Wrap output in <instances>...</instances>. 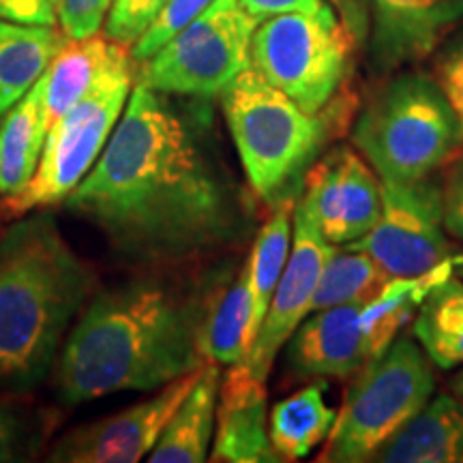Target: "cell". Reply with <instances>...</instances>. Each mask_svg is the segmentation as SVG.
<instances>
[{
    "label": "cell",
    "mask_w": 463,
    "mask_h": 463,
    "mask_svg": "<svg viewBox=\"0 0 463 463\" xmlns=\"http://www.w3.org/2000/svg\"><path fill=\"white\" fill-rule=\"evenodd\" d=\"M200 109L136 82L101 157L65 208L140 266H172L241 239L247 211Z\"/></svg>",
    "instance_id": "1"
},
{
    "label": "cell",
    "mask_w": 463,
    "mask_h": 463,
    "mask_svg": "<svg viewBox=\"0 0 463 463\" xmlns=\"http://www.w3.org/2000/svg\"><path fill=\"white\" fill-rule=\"evenodd\" d=\"M208 298L159 273L92 292L52 372L58 403L150 392L204 364L200 331Z\"/></svg>",
    "instance_id": "2"
},
{
    "label": "cell",
    "mask_w": 463,
    "mask_h": 463,
    "mask_svg": "<svg viewBox=\"0 0 463 463\" xmlns=\"http://www.w3.org/2000/svg\"><path fill=\"white\" fill-rule=\"evenodd\" d=\"M97 275L37 208L0 230V392L33 395L95 292Z\"/></svg>",
    "instance_id": "3"
},
{
    "label": "cell",
    "mask_w": 463,
    "mask_h": 463,
    "mask_svg": "<svg viewBox=\"0 0 463 463\" xmlns=\"http://www.w3.org/2000/svg\"><path fill=\"white\" fill-rule=\"evenodd\" d=\"M223 118L253 194L277 204L322 150L326 123L249 65L222 95Z\"/></svg>",
    "instance_id": "4"
},
{
    "label": "cell",
    "mask_w": 463,
    "mask_h": 463,
    "mask_svg": "<svg viewBox=\"0 0 463 463\" xmlns=\"http://www.w3.org/2000/svg\"><path fill=\"white\" fill-rule=\"evenodd\" d=\"M352 144L380 181L412 183L449 164L463 140L438 80L405 73L369 101L352 133Z\"/></svg>",
    "instance_id": "5"
},
{
    "label": "cell",
    "mask_w": 463,
    "mask_h": 463,
    "mask_svg": "<svg viewBox=\"0 0 463 463\" xmlns=\"http://www.w3.org/2000/svg\"><path fill=\"white\" fill-rule=\"evenodd\" d=\"M354 378L317 461H375L425 410L436 389L433 363L410 337H397Z\"/></svg>",
    "instance_id": "6"
},
{
    "label": "cell",
    "mask_w": 463,
    "mask_h": 463,
    "mask_svg": "<svg viewBox=\"0 0 463 463\" xmlns=\"http://www.w3.org/2000/svg\"><path fill=\"white\" fill-rule=\"evenodd\" d=\"M419 279H392L373 300L311 311L288 341L286 369L297 382L354 378L397 339L419 300Z\"/></svg>",
    "instance_id": "7"
},
{
    "label": "cell",
    "mask_w": 463,
    "mask_h": 463,
    "mask_svg": "<svg viewBox=\"0 0 463 463\" xmlns=\"http://www.w3.org/2000/svg\"><path fill=\"white\" fill-rule=\"evenodd\" d=\"M352 50L350 28L324 0L316 11L260 22L251 65L305 112L322 114L350 73Z\"/></svg>",
    "instance_id": "8"
},
{
    "label": "cell",
    "mask_w": 463,
    "mask_h": 463,
    "mask_svg": "<svg viewBox=\"0 0 463 463\" xmlns=\"http://www.w3.org/2000/svg\"><path fill=\"white\" fill-rule=\"evenodd\" d=\"M136 61L131 50L118 56L82 101H78L50 125L42 159L31 183L20 195L3 200L0 215L20 217L26 213L65 202L84 181L118 125L136 84Z\"/></svg>",
    "instance_id": "9"
},
{
    "label": "cell",
    "mask_w": 463,
    "mask_h": 463,
    "mask_svg": "<svg viewBox=\"0 0 463 463\" xmlns=\"http://www.w3.org/2000/svg\"><path fill=\"white\" fill-rule=\"evenodd\" d=\"M258 24L241 0H213L148 61L137 62L136 82L172 97H219L251 65Z\"/></svg>",
    "instance_id": "10"
},
{
    "label": "cell",
    "mask_w": 463,
    "mask_h": 463,
    "mask_svg": "<svg viewBox=\"0 0 463 463\" xmlns=\"http://www.w3.org/2000/svg\"><path fill=\"white\" fill-rule=\"evenodd\" d=\"M442 187L430 176L412 183L382 181V211L369 234L345 247L369 253L392 279L431 275L444 258Z\"/></svg>",
    "instance_id": "11"
},
{
    "label": "cell",
    "mask_w": 463,
    "mask_h": 463,
    "mask_svg": "<svg viewBox=\"0 0 463 463\" xmlns=\"http://www.w3.org/2000/svg\"><path fill=\"white\" fill-rule=\"evenodd\" d=\"M204 367V364H202ZM202 367L103 419L69 430L52 444V463H137L150 455L165 425L198 382Z\"/></svg>",
    "instance_id": "12"
},
{
    "label": "cell",
    "mask_w": 463,
    "mask_h": 463,
    "mask_svg": "<svg viewBox=\"0 0 463 463\" xmlns=\"http://www.w3.org/2000/svg\"><path fill=\"white\" fill-rule=\"evenodd\" d=\"M298 206L333 245L369 234L382 211V181L352 146H335L307 167Z\"/></svg>",
    "instance_id": "13"
},
{
    "label": "cell",
    "mask_w": 463,
    "mask_h": 463,
    "mask_svg": "<svg viewBox=\"0 0 463 463\" xmlns=\"http://www.w3.org/2000/svg\"><path fill=\"white\" fill-rule=\"evenodd\" d=\"M335 247L337 245L324 239L316 223L297 202L292 249H289L286 269L277 283L273 300H270L251 350L239 361L253 378L262 382L269 380L281 347L288 344L300 322L311 314L317 281H320L324 264L331 258Z\"/></svg>",
    "instance_id": "14"
},
{
    "label": "cell",
    "mask_w": 463,
    "mask_h": 463,
    "mask_svg": "<svg viewBox=\"0 0 463 463\" xmlns=\"http://www.w3.org/2000/svg\"><path fill=\"white\" fill-rule=\"evenodd\" d=\"M372 54L382 69L427 58L463 20V0H369Z\"/></svg>",
    "instance_id": "15"
},
{
    "label": "cell",
    "mask_w": 463,
    "mask_h": 463,
    "mask_svg": "<svg viewBox=\"0 0 463 463\" xmlns=\"http://www.w3.org/2000/svg\"><path fill=\"white\" fill-rule=\"evenodd\" d=\"M208 461L279 463L269 436L266 382L253 378L241 363L230 364L222 378L217 425Z\"/></svg>",
    "instance_id": "16"
},
{
    "label": "cell",
    "mask_w": 463,
    "mask_h": 463,
    "mask_svg": "<svg viewBox=\"0 0 463 463\" xmlns=\"http://www.w3.org/2000/svg\"><path fill=\"white\" fill-rule=\"evenodd\" d=\"M222 378V364L204 363L195 386L191 389L187 399L178 405L157 444L150 450V463L208 461L213 438H215Z\"/></svg>",
    "instance_id": "17"
},
{
    "label": "cell",
    "mask_w": 463,
    "mask_h": 463,
    "mask_svg": "<svg viewBox=\"0 0 463 463\" xmlns=\"http://www.w3.org/2000/svg\"><path fill=\"white\" fill-rule=\"evenodd\" d=\"M50 131L43 78L0 118V198L20 195L31 183Z\"/></svg>",
    "instance_id": "18"
},
{
    "label": "cell",
    "mask_w": 463,
    "mask_h": 463,
    "mask_svg": "<svg viewBox=\"0 0 463 463\" xmlns=\"http://www.w3.org/2000/svg\"><path fill=\"white\" fill-rule=\"evenodd\" d=\"M380 463H463V397L442 392L375 457Z\"/></svg>",
    "instance_id": "19"
},
{
    "label": "cell",
    "mask_w": 463,
    "mask_h": 463,
    "mask_svg": "<svg viewBox=\"0 0 463 463\" xmlns=\"http://www.w3.org/2000/svg\"><path fill=\"white\" fill-rule=\"evenodd\" d=\"M129 50L109 37L90 34L84 39H67L61 52L43 73L45 109L50 125L67 114L75 103L82 101L89 90L99 82L103 73L118 56Z\"/></svg>",
    "instance_id": "20"
},
{
    "label": "cell",
    "mask_w": 463,
    "mask_h": 463,
    "mask_svg": "<svg viewBox=\"0 0 463 463\" xmlns=\"http://www.w3.org/2000/svg\"><path fill=\"white\" fill-rule=\"evenodd\" d=\"M67 43L54 26L0 20V118L33 89Z\"/></svg>",
    "instance_id": "21"
},
{
    "label": "cell",
    "mask_w": 463,
    "mask_h": 463,
    "mask_svg": "<svg viewBox=\"0 0 463 463\" xmlns=\"http://www.w3.org/2000/svg\"><path fill=\"white\" fill-rule=\"evenodd\" d=\"M337 412L326 405L324 382L314 380L269 412V436L281 461H297L326 442Z\"/></svg>",
    "instance_id": "22"
},
{
    "label": "cell",
    "mask_w": 463,
    "mask_h": 463,
    "mask_svg": "<svg viewBox=\"0 0 463 463\" xmlns=\"http://www.w3.org/2000/svg\"><path fill=\"white\" fill-rule=\"evenodd\" d=\"M294 195L277 202L273 215L269 217L258 232L251 253L247 258L249 289H251V324H249V350L256 341L260 326H262L266 311L273 300L275 288L279 283L283 269L289 258L294 236ZM249 354V352H247Z\"/></svg>",
    "instance_id": "23"
},
{
    "label": "cell",
    "mask_w": 463,
    "mask_h": 463,
    "mask_svg": "<svg viewBox=\"0 0 463 463\" xmlns=\"http://www.w3.org/2000/svg\"><path fill=\"white\" fill-rule=\"evenodd\" d=\"M249 324H251V289L247 266L223 286L215 297H208L204 322L200 331V352L204 363L222 367L236 364L249 352Z\"/></svg>",
    "instance_id": "24"
},
{
    "label": "cell",
    "mask_w": 463,
    "mask_h": 463,
    "mask_svg": "<svg viewBox=\"0 0 463 463\" xmlns=\"http://www.w3.org/2000/svg\"><path fill=\"white\" fill-rule=\"evenodd\" d=\"M414 339L439 369L463 364V281L442 279L422 297L416 311Z\"/></svg>",
    "instance_id": "25"
},
{
    "label": "cell",
    "mask_w": 463,
    "mask_h": 463,
    "mask_svg": "<svg viewBox=\"0 0 463 463\" xmlns=\"http://www.w3.org/2000/svg\"><path fill=\"white\" fill-rule=\"evenodd\" d=\"M391 281L392 277L369 253L354 247L339 251L335 247L322 269L311 311L356 300H373L391 286Z\"/></svg>",
    "instance_id": "26"
},
{
    "label": "cell",
    "mask_w": 463,
    "mask_h": 463,
    "mask_svg": "<svg viewBox=\"0 0 463 463\" xmlns=\"http://www.w3.org/2000/svg\"><path fill=\"white\" fill-rule=\"evenodd\" d=\"M26 397L0 392V463L37 459L52 431L50 416Z\"/></svg>",
    "instance_id": "27"
},
{
    "label": "cell",
    "mask_w": 463,
    "mask_h": 463,
    "mask_svg": "<svg viewBox=\"0 0 463 463\" xmlns=\"http://www.w3.org/2000/svg\"><path fill=\"white\" fill-rule=\"evenodd\" d=\"M213 0H167L164 11L157 15V20L146 28V33L131 45V58L136 62L148 61L161 45H165L181 28H184L200 15Z\"/></svg>",
    "instance_id": "28"
},
{
    "label": "cell",
    "mask_w": 463,
    "mask_h": 463,
    "mask_svg": "<svg viewBox=\"0 0 463 463\" xmlns=\"http://www.w3.org/2000/svg\"><path fill=\"white\" fill-rule=\"evenodd\" d=\"M167 0H112L106 17V37L131 48L146 28L157 20Z\"/></svg>",
    "instance_id": "29"
},
{
    "label": "cell",
    "mask_w": 463,
    "mask_h": 463,
    "mask_svg": "<svg viewBox=\"0 0 463 463\" xmlns=\"http://www.w3.org/2000/svg\"><path fill=\"white\" fill-rule=\"evenodd\" d=\"M112 0H61L58 26L67 39H84L97 34L106 24Z\"/></svg>",
    "instance_id": "30"
},
{
    "label": "cell",
    "mask_w": 463,
    "mask_h": 463,
    "mask_svg": "<svg viewBox=\"0 0 463 463\" xmlns=\"http://www.w3.org/2000/svg\"><path fill=\"white\" fill-rule=\"evenodd\" d=\"M438 84L453 108L459 123L461 140H463V37L449 45V50L439 56L438 65Z\"/></svg>",
    "instance_id": "31"
},
{
    "label": "cell",
    "mask_w": 463,
    "mask_h": 463,
    "mask_svg": "<svg viewBox=\"0 0 463 463\" xmlns=\"http://www.w3.org/2000/svg\"><path fill=\"white\" fill-rule=\"evenodd\" d=\"M61 0H0V20L31 26H56Z\"/></svg>",
    "instance_id": "32"
},
{
    "label": "cell",
    "mask_w": 463,
    "mask_h": 463,
    "mask_svg": "<svg viewBox=\"0 0 463 463\" xmlns=\"http://www.w3.org/2000/svg\"><path fill=\"white\" fill-rule=\"evenodd\" d=\"M442 211L447 234L463 241V157L457 159L449 170L442 187Z\"/></svg>",
    "instance_id": "33"
},
{
    "label": "cell",
    "mask_w": 463,
    "mask_h": 463,
    "mask_svg": "<svg viewBox=\"0 0 463 463\" xmlns=\"http://www.w3.org/2000/svg\"><path fill=\"white\" fill-rule=\"evenodd\" d=\"M324 0H241V5L249 11V15L258 22L269 20L273 15L297 14V11H316Z\"/></svg>",
    "instance_id": "34"
},
{
    "label": "cell",
    "mask_w": 463,
    "mask_h": 463,
    "mask_svg": "<svg viewBox=\"0 0 463 463\" xmlns=\"http://www.w3.org/2000/svg\"><path fill=\"white\" fill-rule=\"evenodd\" d=\"M450 389H453V392H457V395L463 397V369L455 375L453 382H450Z\"/></svg>",
    "instance_id": "35"
},
{
    "label": "cell",
    "mask_w": 463,
    "mask_h": 463,
    "mask_svg": "<svg viewBox=\"0 0 463 463\" xmlns=\"http://www.w3.org/2000/svg\"><path fill=\"white\" fill-rule=\"evenodd\" d=\"M459 275L463 277V262H461V266H459Z\"/></svg>",
    "instance_id": "36"
}]
</instances>
